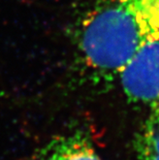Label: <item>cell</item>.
I'll return each instance as SVG.
<instances>
[{"mask_svg":"<svg viewBox=\"0 0 159 160\" xmlns=\"http://www.w3.org/2000/svg\"><path fill=\"white\" fill-rule=\"evenodd\" d=\"M157 28L159 0H98L80 29L81 63L94 83L109 84Z\"/></svg>","mask_w":159,"mask_h":160,"instance_id":"cell-1","label":"cell"},{"mask_svg":"<svg viewBox=\"0 0 159 160\" xmlns=\"http://www.w3.org/2000/svg\"><path fill=\"white\" fill-rule=\"evenodd\" d=\"M118 79L129 102L147 107L159 102V28L145 39Z\"/></svg>","mask_w":159,"mask_h":160,"instance_id":"cell-2","label":"cell"},{"mask_svg":"<svg viewBox=\"0 0 159 160\" xmlns=\"http://www.w3.org/2000/svg\"><path fill=\"white\" fill-rule=\"evenodd\" d=\"M36 160H103L82 131L53 137L36 151Z\"/></svg>","mask_w":159,"mask_h":160,"instance_id":"cell-3","label":"cell"},{"mask_svg":"<svg viewBox=\"0 0 159 160\" xmlns=\"http://www.w3.org/2000/svg\"><path fill=\"white\" fill-rule=\"evenodd\" d=\"M138 160H159V102L148 107V114L135 134Z\"/></svg>","mask_w":159,"mask_h":160,"instance_id":"cell-4","label":"cell"}]
</instances>
